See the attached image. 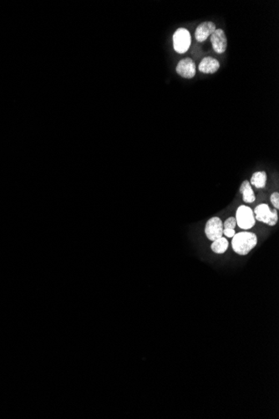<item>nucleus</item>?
I'll return each instance as SVG.
<instances>
[{
	"label": "nucleus",
	"instance_id": "obj_12",
	"mask_svg": "<svg viewBox=\"0 0 279 419\" xmlns=\"http://www.w3.org/2000/svg\"><path fill=\"white\" fill-rule=\"evenodd\" d=\"M228 244L229 243H228V239L222 237V238H217L216 240L213 241V244L211 245V249L214 253L222 254L228 251Z\"/></svg>",
	"mask_w": 279,
	"mask_h": 419
},
{
	"label": "nucleus",
	"instance_id": "obj_11",
	"mask_svg": "<svg viewBox=\"0 0 279 419\" xmlns=\"http://www.w3.org/2000/svg\"><path fill=\"white\" fill-rule=\"evenodd\" d=\"M267 173L264 171L253 173L251 178L250 184L253 185L256 188H264L267 184Z\"/></svg>",
	"mask_w": 279,
	"mask_h": 419
},
{
	"label": "nucleus",
	"instance_id": "obj_3",
	"mask_svg": "<svg viewBox=\"0 0 279 419\" xmlns=\"http://www.w3.org/2000/svg\"><path fill=\"white\" fill-rule=\"evenodd\" d=\"M235 218L237 221V225L244 230L252 229L255 225V215L252 208L247 206L241 205L238 207Z\"/></svg>",
	"mask_w": 279,
	"mask_h": 419
},
{
	"label": "nucleus",
	"instance_id": "obj_6",
	"mask_svg": "<svg viewBox=\"0 0 279 419\" xmlns=\"http://www.w3.org/2000/svg\"><path fill=\"white\" fill-rule=\"evenodd\" d=\"M210 37L211 43L214 51L217 54L224 53L228 48V39L223 30L216 29Z\"/></svg>",
	"mask_w": 279,
	"mask_h": 419
},
{
	"label": "nucleus",
	"instance_id": "obj_14",
	"mask_svg": "<svg viewBox=\"0 0 279 419\" xmlns=\"http://www.w3.org/2000/svg\"><path fill=\"white\" fill-rule=\"evenodd\" d=\"M270 201L274 208L278 210L279 208V193L278 192H275L271 195Z\"/></svg>",
	"mask_w": 279,
	"mask_h": 419
},
{
	"label": "nucleus",
	"instance_id": "obj_4",
	"mask_svg": "<svg viewBox=\"0 0 279 419\" xmlns=\"http://www.w3.org/2000/svg\"><path fill=\"white\" fill-rule=\"evenodd\" d=\"M191 46V34L185 28L177 29L173 34V47L177 53L184 54Z\"/></svg>",
	"mask_w": 279,
	"mask_h": 419
},
{
	"label": "nucleus",
	"instance_id": "obj_1",
	"mask_svg": "<svg viewBox=\"0 0 279 419\" xmlns=\"http://www.w3.org/2000/svg\"><path fill=\"white\" fill-rule=\"evenodd\" d=\"M258 244V237L254 233H238L232 237L231 247L235 253L239 255H246Z\"/></svg>",
	"mask_w": 279,
	"mask_h": 419
},
{
	"label": "nucleus",
	"instance_id": "obj_15",
	"mask_svg": "<svg viewBox=\"0 0 279 419\" xmlns=\"http://www.w3.org/2000/svg\"><path fill=\"white\" fill-rule=\"evenodd\" d=\"M223 235L228 238H232L236 235L235 229H223Z\"/></svg>",
	"mask_w": 279,
	"mask_h": 419
},
{
	"label": "nucleus",
	"instance_id": "obj_10",
	"mask_svg": "<svg viewBox=\"0 0 279 419\" xmlns=\"http://www.w3.org/2000/svg\"><path fill=\"white\" fill-rule=\"evenodd\" d=\"M240 193L243 194V200L246 203L255 202L256 197L252 190V186L248 181H243L241 185Z\"/></svg>",
	"mask_w": 279,
	"mask_h": 419
},
{
	"label": "nucleus",
	"instance_id": "obj_7",
	"mask_svg": "<svg viewBox=\"0 0 279 419\" xmlns=\"http://www.w3.org/2000/svg\"><path fill=\"white\" fill-rule=\"evenodd\" d=\"M179 76L186 79H192L196 75V64L191 58H185L181 60L176 68Z\"/></svg>",
	"mask_w": 279,
	"mask_h": 419
},
{
	"label": "nucleus",
	"instance_id": "obj_8",
	"mask_svg": "<svg viewBox=\"0 0 279 419\" xmlns=\"http://www.w3.org/2000/svg\"><path fill=\"white\" fill-rule=\"evenodd\" d=\"M216 30V24L213 22L206 21L201 23L196 30L195 38L197 41L200 43L204 42Z\"/></svg>",
	"mask_w": 279,
	"mask_h": 419
},
{
	"label": "nucleus",
	"instance_id": "obj_13",
	"mask_svg": "<svg viewBox=\"0 0 279 419\" xmlns=\"http://www.w3.org/2000/svg\"><path fill=\"white\" fill-rule=\"evenodd\" d=\"M237 226V221L235 217L228 218V219L223 223V229H235Z\"/></svg>",
	"mask_w": 279,
	"mask_h": 419
},
{
	"label": "nucleus",
	"instance_id": "obj_2",
	"mask_svg": "<svg viewBox=\"0 0 279 419\" xmlns=\"http://www.w3.org/2000/svg\"><path fill=\"white\" fill-rule=\"evenodd\" d=\"M256 220L267 224L269 226L276 225L279 220L277 209H271L266 203H262L254 208Z\"/></svg>",
	"mask_w": 279,
	"mask_h": 419
},
{
	"label": "nucleus",
	"instance_id": "obj_5",
	"mask_svg": "<svg viewBox=\"0 0 279 419\" xmlns=\"http://www.w3.org/2000/svg\"><path fill=\"white\" fill-rule=\"evenodd\" d=\"M205 234L211 241L222 238L223 235V223L218 217H213L207 221L205 226Z\"/></svg>",
	"mask_w": 279,
	"mask_h": 419
},
{
	"label": "nucleus",
	"instance_id": "obj_9",
	"mask_svg": "<svg viewBox=\"0 0 279 419\" xmlns=\"http://www.w3.org/2000/svg\"><path fill=\"white\" fill-rule=\"evenodd\" d=\"M219 61L211 56H206L203 58L199 64L198 67L199 70L204 74H214L219 69Z\"/></svg>",
	"mask_w": 279,
	"mask_h": 419
}]
</instances>
